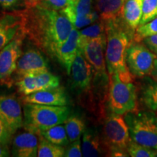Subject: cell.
I'll return each mask as SVG.
<instances>
[{
    "label": "cell",
    "instance_id": "1",
    "mask_svg": "<svg viewBox=\"0 0 157 157\" xmlns=\"http://www.w3.org/2000/svg\"><path fill=\"white\" fill-rule=\"evenodd\" d=\"M21 29L43 52L56 58V52L68 38L74 25L62 11L37 3L21 11Z\"/></svg>",
    "mask_w": 157,
    "mask_h": 157
},
{
    "label": "cell",
    "instance_id": "2",
    "mask_svg": "<svg viewBox=\"0 0 157 157\" xmlns=\"http://www.w3.org/2000/svg\"><path fill=\"white\" fill-rule=\"evenodd\" d=\"M106 33L105 63L109 76L119 74L124 81L132 82V75L127 68V51L130 37L126 29L121 25L119 19L105 22Z\"/></svg>",
    "mask_w": 157,
    "mask_h": 157
},
{
    "label": "cell",
    "instance_id": "3",
    "mask_svg": "<svg viewBox=\"0 0 157 157\" xmlns=\"http://www.w3.org/2000/svg\"><path fill=\"white\" fill-rule=\"evenodd\" d=\"M69 115L66 105H48L25 103L23 127L38 132L55 125L63 124Z\"/></svg>",
    "mask_w": 157,
    "mask_h": 157
},
{
    "label": "cell",
    "instance_id": "4",
    "mask_svg": "<svg viewBox=\"0 0 157 157\" xmlns=\"http://www.w3.org/2000/svg\"><path fill=\"white\" fill-rule=\"evenodd\" d=\"M130 138L135 143L157 151V115L151 111L126 113Z\"/></svg>",
    "mask_w": 157,
    "mask_h": 157
},
{
    "label": "cell",
    "instance_id": "5",
    "mask_svg": "<svg viewBox=\"0 0 157 157\" xmlns=\"http://www.w3.org/2000/svg\"><path fill=\"white\" fill-rule=\"evenodd\" d=\"M109 76V106L112 113L124 115L138 111L137 91L134 84L124 81L118 73Z\"/></svg>",
    "mask_w": 157,
    "mask_h": 157
},
{
    "label": "cell",
    "instance_id": "6",
    "mask_svg": "<svg viewBox=\"0 0 157 157\" xmlns=\"http://www.w3.org/2000/svg\"><path fill=\"white\" fill-rule=\"evenodd\" d=\"M104 144L111 156H128L127 146L130 140L129 127L123 115L112 113L103 127Z\"/></svg>",
    "mask_w": 157,
    "mask_h": 157
},
{
    "label": "cell",
    "instance_id": "7",
    "mask_svg": "<svg viewBox=\"0 0 157 157\" xmlns=\"http://www.w3.org/2000/svg\"><path fill=\"white\" fill-rule=\"evenodd\" d=\"M157 56L147 48L146 44L138 42L130 43L127 51L126 63L132 76L143 77L151 75L154 68Z\"/></svg>",
    "mask_w": 157,
    "mask_h": 157
},
{
    "label": "cell",
    "instance_id": "8",
    "mask_svg": "<svg viewBox=\"0 0 157 157\" xmlns=\"http://www.w3.org/2000/svg\"><path fill=\"white\" fill-rule=\"evenodd\" d=\"M25 37L21 29L15 38L0 51V82H6L15 73L17 60L22 55V44Z\"/></svg>",
    "mask_w": 157,
    "mask_h": 157
},
{
    "label": "cell",
    "instance_id": "9",
    "mask_svg": "<svg viewBox=\"0 0 157 157\" xmlns=\"http://www.w3.org/2000/svg\"><path fill=\"white\" fill-rule=\"evenodd\" d=\"M15 84L18 93L24 97L39 90L58 87L60 86V80L58 76L48 71L23 76L19 78Z\"/></svg>",
    "mask_w": 157,
    "mask_h": 157
},
{
    "label": "cell",
    "instance_id": "10",
    "mask_svg": "<svg viewBox=\"0 0 157 157\" xmlns=\"http://www.w3.org/2000/svg\"><path fill=\"white\" fill-rule=\"evenodd\" d=\"M106 34L89 41L80 49L84 58L90 63L97 75L106 76L105 63Z\"/></svg>",
    "mask_w": 157,
    "mask_h": 157
},
{
    "label": "cell",
    "instance_id": "11",
    "mask_svg": "<svg viewBox=\"0 0 157 157\" xmlns=\"http://www.w3.org/2000/svg\"><path fill=\"white\" fill-rule=\"evenodd\" d=\"M0 118L13 135L23 127L22 108L15 96L0 95Z\"/></svg>",
    "mask_w": 157,
    "mask_h": 157
},
{
    "label": "cell",
    "instance_id": "12",
    "mask_svg": "<svg viewBox=\"0 0 157 157\" xmlns=\"http://www.w3.org/2000/svg\"><path fill=\"white\" fill-rule=\"evenodd\" d=\"M39 142V133L34 130L24 128L17 132L12 140L11 154L16 157H36Z\"/></svg>",
    "mask_w": 157,
    "mask_h": 157
},
{
    "label": "cell",
    "instance_id": "13",
    "mask_svg": "<svg viewBox=\"0 0 157 157\" xmlns=\"http://www.w3.org/2000/svg\"><path fill=\"white\" fill-rule=\"evenodd\" d=\"M48 62L40 51L29 49L19 58L15 72L21 78L27 74L48 71Z\"/></svg>",
    "mask_w": 157,
    "mask_h": 157
},
{
    "label": "cell",
    "instance_id": "14",
    "mask_svg": "<svg viewBox=\"0 0 157 157\" xmlns=\"http://www.w3.org/2000/svg\"><path fill=\"white\" fill-rule=\"evenodd\" d=\"M71 74L74 88L82 92L90 89L93 81L94 70L80 50H78L72 64Z\"/></svg>",
    "mask_w": 157,
    "mask_h": 157
},
{
    "label": "cell",
    "instance_id": "15",
    "mask_svg": "<svg viewBox=\"0 0 157 157\" xmlns=\"http://www.w3.org/2000/svg\"><path fill=\"white\" fill-rule=\"evenodd\" d=\"M23 103H36L48 105H66L68 104L67 95L63 87H58L39 90L24 96Z\"/></svg>",
    "mask_w": 157,
    "mask_h": 157
},
{
    "label": "cell",
    "instance_id": "16",
    "mask_svg": "<svg viewBox=\"0 0 157 157\" xmlns=\"http://www.w3.org/2000/svg\"><path fill=\"white\" fill-rule=\"evenodd\" d=\"M79 50V31L73 28L66 40L60 45L56 52V58L66 68L68 74H71L72 64Z\"/></svg>",
    "mask_w": 157,
    "mask_h": 157
},
{
    "label": "cell",
    "instance_id": "17",
    "mask_svg": "<svg viewBox=\"0 0 157 157\" xmlns=\"http://www.w3.org/2000/svg\"><path fill=\"white\" fill-rule=\"evenodd\" d=\"M22 27L21 12L0 17V51L15 38Z\"/></svg>",
    "mask_w": 157,
    "mask_h": 157
},
{
    "label": "cell",
    "instance_id": "18",
    "mask_svg": "<svg viewBox=\"0 0 157 157\" xmlns=\"http://www.w3.org/2000/svg\"><path fill=\"white\" fill-rule=\"evenodd\" d=\"M82 156H100L107 152L105 144L98 133L93 129H86L83 133L82 143Z\"/></svg>",
    "mask_w": 157,
    "mask_h": 157
},
{
    "label": "cell",
    "instance_id": "19",
    "mask_svg": "<svg viewBox=\"0 0 157 157\" xmlns=\"http://www.w3.org/2000/svg\"><path fill=\"white\" fill-rule=\"evenodd\" d=\"M126 0H97V10L100 20L107 22L116 21L122 16L123 7Z\"/></svg>",
    "mask_w": 157,
    "mask_h": 157
},
{
    "label": "cell",
    "instance_id": "20",
    "mask_svg": "<svg viewBox=\"0 0 157 157\" xmlns=\"http://www.w3.org/2000/svg\"><path fill=\"white\" fill-rule=\"evenodd\" d=\"M143 0H126L123 7L122 17L126 25L131 30H135L142 17Z\"/></svg>",
    "mask_w": 157,
    "mask_h": 157
},
{
    "label": "cell",
    "instance_id": "21",
    "mask_svg": "<svg viewBox=\"0 0 157 157\" xmlns=\"http://www.w3.org/2000/svg\"><path fill=\"white\" fill-rule=\"evenodd\" d=\"M94 1L95 0H72L70 5L62 12L73 24L78 17H83L92 11Z\"/></svg>",
    "mask_w": 157,
    "mask_h": 157
},
{
    "label": "cell",
    "instance_id": "22",
    "mask_svg": "<svg viewBox=\"0 0 157 157\" xmlns=\"http://www.w3.org/2000/svg\"><path fill=\"white\" fill-rule=\"evenodd\" d=\"M37 132L50 142L58 146H66L69 143L66 128L64 125H62V124L39 130Z\"/></svg>",
    "mask_w": 157,
    "mask_h": 157
},
{
    "label": "cell",
    "instance_id": "23",
    "mask_svg": "<svg viewBox=\"0 0 157 157\" xmlns=\"http://www.w3.org/2000/svg\"><path fill=\"white\" fill-rule=\"evenodd\" d=\"M105 34V22L101 20L84 29L79 31V50L89 41Z\"/></svg>",
    "mask_w": 157,
    "mask_h": 157
},
{
    "label": "cell",
    "instance_id": "24",
    "mask_svg": "<svg viewBox=\"0 0 157 157\" xmlns=\"http://www.w3.org/2000/svg\"><path fill=\"white\" fill-rule=\"evenodd\" d=\"M63 124L69 142L79 139L85 131L84 121L77 116L68 117Z\"/></svg>",
    "mask_w": 157,
    "mask_h": 157
},
{
    "label": "cell",
    "instance_id": "25",
    "mask_svg": "<svg viewBox=\"0 0 157 157\" xmlns=\"http://www.w3.org/2000/svg\"><path fill=\"white\" fill-rule=\"evenodd\" d=\"M66 149L45 139L39 135L37 156L39 157H62L64 156Z\"/></svg>",
    "mask_w": 157,
    "mask_h": 157
},
{
    "label": "cell",
    "instance_id": "26",
    "mask_svg": "<svg viewBox=\"0 0 157 157\" xmlns=\"http://www.w3.org/2000/svg\"><path fill=\"white\" fill-rule=\"evenodd\" d=\"M141 101L150 111H157V81H151L143 86Z\"/></svg>",
    "mask_w": 157,
    "mask_h": 157
},
{
    "label": "cell",
    "instance_id": "27",
    "mask_svg": "<svg viewBox=\"0 0 157 157\" xmlns=\"http://www.w3.org/2000/svg\"><path fill=\"white\" fill-rule=\"evenodd\" d=\"M156 34H157V17L145 24L139 25L135 29L133 36L135 42H140L146 37Z\"/></svg>",
    "mask_w": 157,
    "mask_h": 157
},
{
    "label": "cell",
    "instance_id": "28",
    "mask_svg": "<svg viewBox=\"0 0 157 157\" xmlns=\"http://www.w3.org/2000/svg\"><path fill=\"white\" fill-rule=\"evenodd\" d=\"M127 152L129 156L132 157H154L157 156V151L138 144L131 138L127 146Z\"/></svg>",
    "mask_w": 157,
    "mask_h": 157
},
{
    "label": "cell",
    "instance_id": "29",
    "mask_svg": "<svg viewBox=\"0 0 157 157\" xmlns=\"http://www.w3.org/2000/svg\"><path fill=\"white\" fill-rule=\"evenodd\" d=\"M157 17V0H143L142 8V17L140 24L145 23L152 21Z\"/></svg>",
    "mask_w": 157,
    "mask_h": 157
},
{
    "label": "cell",
    "instance_id": "30",
    "mask_svg": "<svg viewBox=\"0 0 157 157\" xmlns=\"http://www.w3.org/2000/svg\"><path fill=\"white\" fill-rule=\"evenodd\" d=\"M100 18L99 14L95 11H91L87 15H84L83 17H78L73 23L74 28L81 29L82 27L87 26V25H91L98 21Z\"/></svg>",
    "mask_w": 157,
    "mask_h": 157
},
{
    "label": "cell",
    "instance_id": "31",
    "mask_svg": "<svg viewBox=\"0 0 157 157\" xmlns=\"http://www.w3.org/2000/svg\"><path fill=\"white\" fill-rule=\"evenodd\" d=\"M72 0H40L39 3L56 10L62 11L70 5Z\"/></svg>",
    "mask_w": 157,
    "mask_h": 157
},
{
    "label": "cell",
    "instance_id": "32",
    "mask_svg": "<svg viewBox=\"0 0 157 157\" xmlns=\"http://www.w3.org/2000/svg\"><path fill=\"white\" fill-rule=\"evenodd\" d=\"M64 156L66 157H81L82 156V143L80 138L74 140L66 149Z\"/></svg>",
    "mask_w": 157,
    "mask_h": 157
},
{
    "label": "cell",
    "instance_id": "33",
    "mask_svg": "<svg viewBox=\"0 0 157 157\" xmlns=\"http://www.w3.org/2000/svg\"><path fill=\"white\" fill-rule=\"evenodd\" d=\"M13 136L6 124L0 118V143L10 144L12 143Z\"/></svg>",
    "mask_w": 157,
    "mask_h": 157
},
{
    "label": "cell",
    "instance_id": "34",
    "mask_svg": "<svg viewBox=\"0 0 157 157\" xmlns=\"http://www.w3.org/2000/svg\"><path fill=\"white\" fill-rule=\"evenodd\" d=\"M143 42L152 52L157 55V34L146 37L143 39Z\"/></svg>",
    "mask_w": 157,
    "mask_h": 157
},
{
    "label": "cell",
    "instance_id": "35",
    "mask_svg": "<svg viewBox=\"0 0 157 157\" xmlns=\"http://www.w3.org/2000/svg\"><path fill=\"white\" fill-rule=\"evenodd\" d=\"M22 0H0V7L3 9H10L17 7Z\"/></svg>",
    "mask_w": 157,
    "mask_h": 157
},
{
    "label": "cell",
    "instance_id": "36",
    "mask_svg": "<svg viewBox=\"0 0 157 157\" xmlns=\"http://www.w3.org/2000/svg\"><path fill=\"white\" fill-rule=\"evenodd\" d=\"M10 144L0 143V157H7L10 156Z\"/></svg>",
    "mask_w": 157,
    "mask_h": 157
},
{
    "label": "cell",
    "instance_id": "37",
    "mask_svg": "<svg viewBox=\"0 0 157 157\" xmlns=\"http://www.w3.org/2000/svg\"><path fill=\"white\" fill-rule=\"evenodd\" d=\"M151 75L152 77L154 78V80L157 81V58L156 60V62H155L154 68V69H153V71Z\"/></svg>",
    "mask_w": 157,
    "mask_h": 157
},
{
    "label": "cell",
    "instance_id": "38",
    "mask_svg": "<svg viewBox=\"0 0 157 157\" xmlns=\"http://www.w3.org/2000/svg\"><path fill=\"white\" fill-rule=\"evenodd\" d=\"M40 0H25V2L26 4V6H31L36 5V4L39 3Z\"/></svg>",
    "mask_w": 157,
    "mask_h": 157
},
{
    "label": "cell",
    "instance_id": "39",
    "mask_svg": "<svg viewBox=\"0 0 157 157\" xmlns=\"http://www.w3.org/2000/svg\"><path fill=\"white\" fill-rule=\"evenodd\" d=\"M156 115H157V111H156Z\"/></svg>",
    "mask_w": 157,
    "mask_h": 157
}]
</instances>
